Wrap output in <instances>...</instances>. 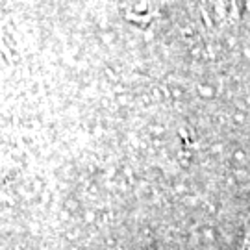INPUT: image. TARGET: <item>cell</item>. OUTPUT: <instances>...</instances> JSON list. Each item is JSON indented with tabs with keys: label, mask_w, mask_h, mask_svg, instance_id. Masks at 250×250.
I'll list each match as a JSON object with an SVG mask.
<instances>
[{
	"label": "cell",
	"mask_w": 250,
	"mask_h": 250,
	"mask_svg": "<svg viewBox=\"0 0 250 250\" xmlns=\"http://www.w3.org/2000/svg\"><path fill=\"white\" fill-rule=\"evenodd\" d=\"M241 250H250V228H249V232H247V235H245V241H243Z\"/></svg>",
	"instance_id": "obj_1"
}]
</instances>
